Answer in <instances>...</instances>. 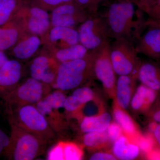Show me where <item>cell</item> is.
<instances>
[{"label":"cell","instance_id":"cell-7","mask_svg":"<svg viewBox=\"0 0 160 160\" xmlns=\"http://www.w3.org/2000/svg\"><path fill=\"white\" fill-rule=\"evenodd\" d=\"M79 43L89 51H96L109 44L110 36L105 18L92 16L79 26Z\"/></svg>","mask_w":160,"mask_h":160},{"label":"cell","instance_id":"cell-24","mask_svg":"<svg viewBox=\"0 0 160 160\" xmlns=\"http://www.w3.org/2000/svg\"><path fill=\"white\" fill-rule=\"evenodd\" d=\"M49 51L59 63L82 58L90 52L79 43L66 48Z\"/></svg>","mask_w":160,"mask_h":160},{"label":"cell","instance_id":"cell-21","mask_svg":"<svg viewBox=\"0 0 160 160\" xmlns=\"http://www.w3.org/2000/svg\"><path fill=\"white\" fill-rule=\"evenodd\" d=\"M112 114L115 122L119 125L124 134L136 142L140 136L136 124L125 109L120 107L114 100Z\"/></svg>","mask_w":160,"mask_h":160},{"label":"cell","instance_id":"cell-31","mask_svg":"<svg viewBox=\"0 0 160 160\" xmlns=\"http://www.w3.org/2000/svg\"><path fill=\"white\" fill-rule=\"evenodd\" d=\"M48 160H64L63 141H59L52 146L47 152L46 157Z\"/></svg>","mask_w":160,"mask_h":160},{"label":"cell","instance_id":"cell-35","mask_svg":"<svg viewBox=\"0 0 160 160\" xmlns=\"http://www.w3.org/2000/svg\"><path fill=\"white\" fill-rule=\"evenodd\" d=\"M90 160H117L112 153L104 152H96L89 158Z\"/></svg>","mask_w":160,"mask_h":160},{"label":"cell","instance_id":"cell-38","mask_svg":"<svg viewBox=\"0 0 160 160\" xmlns=\"http://www.w3.org/2000/svg\"><path fill=\"white\" fill-rule=\"evenodd\" d=\"M153 134L154 141L160 149V124H158L153 132Z\"/></svg>","mask_w":160,"mask_h":160},{"label":"cell","instance_id":"cell-36","mask_svg":"<svg viewBox=\"0 0 160 160\" xmlns=\"http://www.w3.org/2000/svg\"><path fill=\"white\" fill-rule=\"evenodd\" d=\"M9 143V137L0 129V155L4 154Z\"/></svg>","mask_w":160,"mask_h":160},{"label":"cell","instance_id":"cell-3","mask_svg":"<svg viewBox=\"0 0 160 160\" xmlns=\"http://www.w3.org/2000/svg\"><path fill=\"white\" fill-rule=\"evenodd\" d=\"M7 112L9 124L34 135L47 145L56 137V133L35 105L18 106Z\"/></svg>","mask_w":160,"mask_h":160},{"label":"cell","instance_id":"cell-15","mask_svg":"<svg viewBox=\"0 0 160 160\" xmlns=\"http://www.w3.org/2000/svg\"><path fill=\"white\" fill-rule=\"evenodd\" d=\"M25 68L22 62L9 59L0 69V97H4L13 90L20 83Z\"/></svg>","mask_w":160,"mask_h":160},{"label":"cell","instance_id":"cell-10","mask_svg":"<svg viewBox=\"0 0 160 160\" xmlns=\"http://www.w3.org/2000/svg\"><path fill=\"white\" fill-rule=\"evenodd\" d=\"M59 64L49 50L43 46V49L28 63L29 77L51 86L55 79Z\"/></svg>","mask_w":160,"mask_h":160},{"label":"cell","instance_id":"cell-9","mask_svg":"<svg viewBox=\"0 0 160 160\" xmlns=\"http://www.w3.org/2000/svg\"><path fill=\"white\" fill-rule=\"evenodd\" d=\"M110 43L96 51L93 64V73L100 81L110 98H115L116 78L109 55Z\"/></svg>","mask_w":160,"mask_h":160},{"label":"cell","instance_id":"cell-40","mask_svg":"<svg viewBox=\"0 0 160 160\" xmlns=\"http://www.w3.org/2000/svg\"></svg>","mask_w":160,"mask_h":160},{"label":"cell","instance_id":"cell-26","mask_svg":"<svg viewBox=\"0 0 160 160\" xmlns=\"http://www.w3.org/2000/svg\"><path fill=\"white\" fill-rule=\"evenodd\" d=\"M83 145L90 149H99L110 142L107 131L84 133Z\"/></svg>","mask_w":160,"mask_h":160},{"label":"cell","instance_id":"cell-29","mask_svg":"<svg viewBox=\"0 0 160 160\" xmlns=\"http://www.w3.org/2000/svg\"><path fill=\"white\" fill-rule=\"evenodd\" d=\"M85 105L86 103L91 101L96 100V96L94 92L90 87H78L74 89L72 94Z\"/></svg>","mask_w":160,"mask_h":160},{"label":"cell","instance_id":"cell-20","mask_svg":"<svg viewBox=\"0 0 160 160\" xmlns=\"http://www.w3.org/2000/svg\"><path fill=\"white\" fill-rule=\"evenodd\" d=\"M113 143L112 154L117 159L134 160L139 155L141 150L137 143L126 135L121 136Z\"/></svg>","mask_w":160,"mask_h":160},{"label":"cell","instance_id":"cell-4","mask_svg":"<svg viewBox=\"0 0 160 160\" xmlns=\"http://www.w3.org/2000/svg\"><path fill=\"white\" fill-rule=\"evenodd\" d=\"M9 146L4 154L11 160H32L44 153L46 145L34 135L10 124Z\"/></svg>","mask_w":160,"mask_h":160},{"label":"cell","instance_id":"cell-32","mask_svg":"<svg viewBox=\"0 0 160 160\" xmlns=\"http://www.w3.org/2000/svg\"><path fill=\"white\" fill-rule=\"evenodd\" d=\"M153 139L149 136H143L140 135L137 140L136 142L139 147L140 150L147 155L153 150L154 146Z\"/></svg>","mask_w":160,"mask_h":160},{"label":"cell","instance_id":"cell-19","mask_svg":"<svg viewBox=\"0 0 160 160\" xmlns=\"http://www.w3.org/2000/svg\"><path fill=\"white\" fill-rule=\"evenodd\" d=\"M158 92L141 84L135 89L130 106L135 112H147L157 99Z\"/></svg>","mask_w":160,"mask_h":160},{"label":"cell","instance_id":"cell-16","mask_svg":"<svg viewBox=\"0 0 160 160\" xmlns=\"http://www.w3.org/2000/svg\"><path fill=\"white\" fill-rule=\"evenodd\" d=\"M42 47L41 37L28 34L22 38L9 51L14 59L21 62H26L34 57Z\"/></svg>","mask_w":160,"mask_h":160},{"label":"cell","instance_id":"cell-23","mask_svg":"<svg viewBox=\"0 0 160 160\" xmlns=\"http://www.w3.org/2000/svg\"><path fill=\"white\" fill-rule=\"evenodd\" d=\"M80 128L84 133L106 131L111 122V116L108 112L91 116H84L79 120Z\"/></svg>","mask_w":160,"mask_h":160},{"label":"cell","instance_id":"cell-37","mask_svg":"<svg viewBox=\"0 0 160 160\" xmlns=\"http://www.w3.org/2000/svg\"><path fill=\"white\" fill-rule=\"evenodd\" d=\"M138 8L144 12H146L149 7L156 0H132Z\"/></svg>","mask_w":160,"mask_h":160},{"label":"cell","instance_id":"cell-12","mask_svg":"<svg viewBox=\"0 0 160 160\" xmlns=\"http://www.w3.org/2000/svg\"><path fill=\"white\" fill-rule=\"evenodd\" d=\"M51 27L75 28L92 16L74 1L58 6L49 12Z\"/></svg>","mask_w":160,"mask_h":160},{"label":"cell","instance_id":"cell-27","mask_svg":"<svg viewBox=\"0 0 160 160\" xmlns=\"http://www.w3.org/2000/svg\"><path fill=\"white\" fill-rule=\"evenodd\" d=\"M64 160H80L83 158L84 152L79 145L69 141H63Z\"/></svg>","mask_w":160,"mask_h":160},{"label":"cell","instance_id":"cell-13","mask_svg":"<svg viewBox=\"0 0 160 160\" xmlns=\"http://www.w3.org/2000/svg\"><path fill=\"white\" fill-rule=\"evenodd\" d=\"M135 47L138 53L152 58H160V25L149 18L145 26L137 40Z\"/></svg>","mask_w":160,"mask_h":160},{"label":"cell","instance_id":"cell-2","mask_svg":"<svg viewBox=\"0 0 160 160\" xmlns=\"http://www.w3.org/2000/svg\"><path fill=\"white\" fill-rule=\"evenodd\" d=\"M95 54L96 51H91L82 58L60 63L52 88L64 92L73 90L94 77Z\"/></svg>","mask_w":160,"mask_h":160},{"label":"cell","instance_id":"cell-25","mask_svg":"<svg viewBox=\"0 0 160 160\" xmlns=\"http://www.w3.org/2000/svg\"><path fill=\"white\" fill-rule=\"evenodd\" d=\"M28 4V0H0V27L10 22Z\"/></svg>","mask_w":160,"mask_h":160},{"label":"cell","instance_id":"cell-18","mask_svg":"<svg viewBox=\"0 0 160 160\" xmlns=\"http://www.w3.org/2000/svg\"><path fill=\"white\" fill-rule=\"evenodd\" d=\"M137 79L132 76L122 75L119 76L117 80L114 100L120 107L125 110L130 106L135 91Z\"/></svg>","mask_w":160,"mask_h":160},{"label":"cell","instance_id":"cell-28","mask_svg":"<svg viewBox=\"0 0 160 160\" xmlns=\"http://www.w3.org/2000/svg\"><path fill=\"white\" fill-rule=\"evenodd\" d=\"M74 0H28L30 6H36L50 12L58 6Z\"/></svg>","mask_w":160,"mask_h":160},{"label":"cell","instance_id":"cell-11","mask_svg":"<svg viewBox=\"0 0 160 160\" xmlns=\"http://www.w3.org/2000/svg\"><path fill=\"white\" fill-rule=\"evenodd\" d=\"M16 16L28 34L42 38L51 27L49 12L29 4L24 6Z\"/></svg>","mask_w":160,"mask_h":160},{"label":"cell","instance_id":"cell-22","mask_svg":"<svg viewBox=\"0 0 160 160\" xmlns=\"http://www.w3.org/2000/svg\"><path fill=\"white\" fill-rule=\"evenodd\" d=\"M138 79L145 86L158 92L160 91V68L154 63H141Z\"/></svg>","mask_w":160,"mask_h":160},{"label":"cell","instance_id":"cell-8","mask_svg":"<svg viewBox=\"0 0 160 160\" xmlns=\"http://www.w3.org/2000/svg\"><path fill=\"white\" fill-rule=\"evenodd\" d=\"M66 98L65 92L56 89L35 105L56 133L62 132L67 126L66 114L62 111L65 110Z\"/></svg>","mask_w":160,"mask_h":160},{"label":"cell","instance_id":"cell-30","mask_svg":"<svg viewBox=\"0 0 160 160\" xmlns=\"http://www.w3.org/2000/svg\"><path fill=\"white\" fill-rule=\"evenodd\" d=\"M104 0H74L80 7L86 10L90 15H97L98 6Z\"/></svg>","mask_w":160,"mask_h":160},{"label":"cell","instance_id":"cell-14","mask_svg":"<svg viewBox=\"0 0 160 160\" xmlns=\"http://www.w3.org/2000/svg\"><path fill=\"white\" fill-rule=\"evenodd\" d=\"M41 38L43 47L50 51L79 43L77 29L63 26L51 27Z\"/></svg>","mask_w":160,"mask_h":160},{"label":"cell","instance_id":"cell-17","mask_svg":"<svg viewBox=\"0 0 160 160\" xmlns=\"http://www.w3.org/2000/svg\"><path fill=\"white\" fill-rule=\"evenodd\" d=\"M28 34L19 20L15 17L9 22L0 27V50L9 51Z\"/></svg>","mask_w":160,"mask_h":160},{"label":"cell","instance_id":"cell-6","mask_svg":"<svg viewBox=\"0 0 160 160\" xmlns=\"http://www.w3.org/2000/svg\"><path fill=\"white\" fill-rule=\"evenodd\" d=\"M52 88L50 85L29 77L2 99L6 110L25 105H35L51 92Z\"/></svg>","mask_w":160,"mask_h":160},{"label":"cell","instance_id":"cell-39","mask_svg":"<svg viewBox=\"0 0 160 160\" xmlns=\"http://www.w3.org/2000/svg\"><path fill=\"white\" fill-rule=\"evenodd\" d=\"M9 60L5 52L0 50V69Z\"/></svg>","mask_w":160,"mask_h":160},{"label":"cell","instance_id":"cell-34","mask_svg":"<svg viewBox=\"0 0 160 160\" xmlns=\"http://www.w3.org/2000/svg\"><path fill=\"white\" fill-rule=\"evenodd\" d=\"M149 18L160 25V0H156L146 12Z\"/></svg>","mask_w":160,"mask_h":160},{"label":"cell","instance_id":"cell-5","mask_svg":"<svg viewBox=\"0 0 160 160\" xmlns=\"http://www.w3.org/2000/svg\"><path fill=\"white\" fill-rule=\"evenodd\" d=\"M133 43L125 38L115 39L109 46V55L117 75H130L138 79L141 63Z\"/></svg>","mask_w":160,"mask_h":160},{"label":"cell","instance_id":"cell-33","mask_svg":"<svg viewBox=\"0 0 160 160\" xmlns=\"http://www.w3.org/2000/svg\"><path fill=\"white\" fill-rule=\"evenodd\" d=\"M106 131L111 143L114 142L120 137L124 134L122 128L115 122H111Z\"/></svg>","mask_w":160,"mask_h":160},{"label":"cell","instance_id":"cell-1","mask_svg":"<svg viewBox=\"0 0 160 160\" xmlns=\"http://www.w3.org/2000/svg\"><path fill=\"white\" fill-rule=\"evenodd\" d=\"M132 0H120L111 4L105 18L111 38L137 41L145 22Z\"/></svg>","mask_w":160,"mask_h":160}]
</instances>
